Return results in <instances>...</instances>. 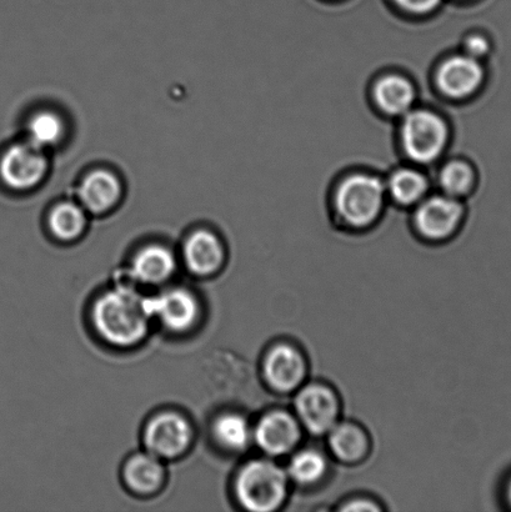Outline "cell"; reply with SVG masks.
Here are the masks:
<instances>
[{"label": "cell", "mask_w": 511, "mask_h": 512, "mask_svg": "<svg viewBox=\"0 0 511 512\" xmlns=\"http://www.w3.org/2000/svg\"><path fill=\"white\" fill-rule=\"evenodd\" d=\"M87 225L85 209L74 203L57 205L50 213V232L62 242H72L83 234Z\"/></svg>", "instance_id": "22"}, {"label": "cell", "mask_w": 511, "mask_h": 512, "mask_svg": "<svg viewBox=\"0 0 511 512\" xmlns=\"http://www.w3.org/2000/svg\"><path fill=\"white\" fill-rule=\"evenodd\" d=\"M493 49L492 38L482 32L470 33L463 40L462 52L470 55V57L482 60V62H485V59L492 54Z\"/></svg>", "instance_id": "25"}, {"label": "cell", "mask_w": 511, "mask_h": 512, "mask_svg": "<svg viewBox=\"0 0 511 512\" xmlns=\"http://www.w3.org/2000/svg\"><path fill=\"white\" fill-rule=\"evenodd\" d=\"M487 80L485 63L463 52L445 58L435 72L439 92L452 100L474 97L484 88Z\"/></svg>", "instance_id": "5"}, {"label": "cell", "mask_w": 511, "mask_h": 512, "mask_svg": "<svg viewBox=\"0 0 511 512\" xmlns=\"http://www.w3.org/2000/svg\"><path fill=\"white\" fill-rule=\"evenodd\" d=\"M213 434L224 449L243 451L253 440V429L248 420L238 413H227L218 416L214 421Z\"/></svg>", "instance_id": "21"}, {"label": "cell", "mask_w": 511, "mask_h": 512, "mask_svg": "<svg viewBox=\"0 0 511 512\" xmlns=\"http://www.w3.org/2000/svg\"><path fill=\"white\" fill-rule=\"evenodd\" d=\"M82 207L92 214H104L113 209L122 197V184L109 170H94L84 178L79 187Z\"/></svg>", "instance_id": "14"}, {"label": "cell", "mask_w": 511, "mask_h": 512, "mask_svg": "<svg viewBox=\"0 0 511 512\" xmlns=\"http://www.w3.org/2000/svg\"><path fill=\"white\" fill-rule=\"evenodd\" d=\"M388 199L400 207H417L429 195L430 183L427 174L417 167L394 169L384 180Z\"/></svg>", "instance_id": "17"}, {"label": "cell", "mask_w": 511, "mask_h": 512, "mask_svg": "<svg viewBox=\"0 0 511 512\" xmlns=\"http://www.w3.org/2000/svg\"><path fill=\"white\" fill-rule=\"evenodd\" d=\"M387 199L384 180L372 173L355 172L335 189L334 208L348 227L363 229L377 222Z\"/></svg>", "instance_id": "2"}, {"label": "cell", "mask_w": 511, "mask_h": 512, "mask_svg": "<svg viewBox=\"0 0 511 512\" xmlns=\"http://www.w3.org/2000/svg\"><path fill=\"white\" fill-rule=\"evenodd\" d=\"M185 265L197 275H210L219 270L224 260V248L217 235L198 230L184 244Z\"/></svg>", "instance_id": "15"}, {"label": "cell", "mask_w": 511, "mask_h": 512, "mask_svg": "<svg viewBox=\"0 0 511 512\" xmlns=\"http://www.w3.org/2000/svg\"><path fill=\"white\" fill-rule=\"evenodd\" d=\"M395 7L412 15H427L435 12L443 0H392Z\"/></svg>", "instance_id": "26"}, {"label": "cell", "mask_w": 511, "mask_h": 512, "mask_svg": "<svg viewBox=\"0 0 511 512\" xmlns=\"http://www.w3.org/2000/svg\"><path fill=\"white\" fill-rule=\"evenodd\" d=\"M177 269V260L168 248L153 244L143 248L134 256L132 274L142 284L159 285L172 278Z\"/></svg>", "instance_id": "16"}, {"label": "cell", "mask_w": 511, "mask_h": 512, "mask_svg": "<svg viewBox=\"0 0 511 512\" xmlns=\"http://www.w3.org/2000/svg\"><path fill=\"white\" fill-rule=\"evenodd\" d=\"M287 489V474L269 460L250 461L235 481L239 503L253 512L277 510L287 496Z\"/></svg>", "instance_id": "4"}, {"label": "cell", "mask_w": 511, "mask_h": 512, "mask_svg": "<svg viewBox=\"0 0 511 512\" xmlns=\"http://www.w3.org/2000/svg\"><path fill=\"white\" fill-rule=\"evenodd\" d=\"M462 202L443 193L428 195L415 207V228L425 239L434 242L452 237L464 219Z\"/></svg>", "instance_id": "7"}, {"label": "cell", "mask_w": 511, "mask_h": 512, "mask_svg": "<svg viewBox=\"0 0 511 512\" xmlns=\"http://www.w3.org/2000/svg\"><path fill=\"white\" fill-rule=\"evenodd\" d=\"M327 471V461L317 450H303L293 456L288 473L299 484L318 483Z\"/></svg>", "instance_id": "24"}, {"label": "cell", "mask_w": 511, "mask_h": 512, "mask_svg": "<svg viewBox=\"0 0 511 512\" xmlns=\"http://www.w3.org/2000/svg\"><path fill=\"white\" fill-rule=\"evenodd\" d=\"M478 173L474 165L465 159H453L443 164L438 173V185L442 193L463 200L474 192Z\"/></svg>", "instance_id": "19"}, {"label": "cell", "mask_w": 511, "mask_h": 512, "mask_svg": "<svg viewBox=\"0 0 511 512\" xmlns=\"http://www.w3.org/2000/svg\"><path fill=\"white\" fill-rule=\"evenodd\" d=\"M329 445L343 463H358L368 453L369 443L364 431L353 424H337L329 431Z\"/></svg>", "instance_id": "20"}, {"label": "cell", "mask_w": 511, "mask_h": 512, "mask_svg": "<svg viewBox=\"0 0 511 512\" xmlns=\"http://www.w3.org/2000/svg\"><path fill=\"white\" fill-rule=\"evenodd\" d=\"M27 132V142L45 152L60 143L64 137L65 127L58 114L45 110L30 118Z\"/></svg>", "instance_id": "23"}, {"label": "cell", "mask_w": 511, "mask_h": 512, "mask_svg": "<svg viewBox=\"0 0 511 512\" xmlns=\"http://www.w3.org/2000/svg\"><path fill=\"white\" fill-rule=\"evenodd\" d=\"M347 511H378V506L370 504L369 501H354V503L345 506Z\"/></svg>", "instance_id": "27"}, {"label": "cell", "mask_w": 511, "mask_h": 512, "mask_svg": "<svg viewBox=\"0 0 511 512\" xmlns=\"http://www.w3.org/2000/svg\"><path fill=\"white\" fill-rule=\"evenodd\" d=\"M192 439L193 429L189 421L175 411L154 416L144 434L149 453L164 459L182 455Z\"/></svg>", "instance_id": "8"}, {"label": "cell", "mask_w": 511, "mask_h": 512, "mask_svg": "<svg viewBox=\"0 0 511 512\" xmlns=\"http://www.w3.org/2000/svg\"><path fill=\"white\" fill-rule=\"evenodd\" d=\"M125 483L134 493L152 494L163 484L164 468L158 456L137 454L129 459L124 468Z\"/></svg>", "instance_id": "18"}, {"label": "cell", "mask_w": 511, "mask_h": 512, "mask_svg": "<svg viewBox=\"0 0 511 512\" xmlns=\"http://www.w3.org/2000/svg\"><path fill=\"white\" fill-rule=\"evenodd\" d=\"M150 316L160 320L173 333L192 329L200 315L199 301L189 290L174 288L148 298Z\"/></svg>", "instance_id": "10"}, {"label": "cell", "mask_w": 511, "mask_h": 512, "mask_svg": "<svg viewBox=\"0 0 511 512\" xmlns=\"http://www.w3.org/2000/svg\"><path fill=\"white\" fill-rule=\"evenodd\" d=\"M449 139L447 120L432 109L415 107L400 118L399 142L415 164L437 162L447 150Z\"/></svg>", "instance_id": "3"}, {"label": "cell", "mask_w": 511, "mask_h": 512, "mask_svg": "<svg viewBox=\"0 0 511 512\" xmlns=\"http://www.w3.org/2000/svg\"><path fill=\"white\" fill-rule=\"evenodd\" d=\"M47 170L48 159L43 150L28 142L13 144L0 157V179L15 192L38 187Z\"/></svg>", "instance_id": "6"}, {"label": "cell", "mask_w": 511, "mask_h": 512, "mask_svg": "<svg viewBox=\"0 0 511 512\" xmlns=\"http://www.w3.org/2000/svg\"><path fill=\"white\" fill-rule=\"evenodd\" d=\"M253 439L269 455H284L294 449L300 439L297 421L284 411L265 414L253 429Z\"/></svg>", "instance_id": "11"}, {"label": "cell", "mask_w": 511, "mask_h": 512, "mask_svg": "<svg viewBox=\"0 0 511 512\" xmlns=\"http://www.w3.org/2000/svg\"><path fill=\"white\" fill-rule=\"evenodd\" d=\"M295 409L305 428L314 435L327 434L337 425L338 399L327 386H305L295 399Z\"/></svg>", "instance_id": "9"}, {"label": "cell", "mask_w": 511, "mask_h": 512, "mask_svg": "<svg viewBox=\"0 0 511 512\" xmlns=\"http://www.w3.org/2000/svg\"><path fill=\"white\" fill-rule=\"evenodd\" d=\"M94 328L107 343L119 348L137 345L148 334V298L119 286L100 295L92 310Z\"/></svg>", "instance_id": "1"}, {"label": "cell", "mask_w": 511, "mask_h": 512, "mask_svg": "<svg viewBox=\"0 0 511 512\" xmlns=\"http://www.w3.org/2000/svg\"><path fill=\"white\" fill-rule=\"evenodd\" d=\"M507 500H508V503L510 504L511 506V479L507 485Z\"/></svg>", "instance_id": "28"}, {"label": "cell", "mask_w": 511, "mask_h": 512, "mask_svg": "<svg viewBox=\"0 0 511 512\" xmlns=\"http://www.w3.org/2000/svg\"><path fill=\"white\" fill-rule=\"evenodd\" d=\"M307 365L293 346L280 344L269 351L264 361V375L275 390L288 393L303 383Z\"/></svg>", "instance_id": "12"}, {"label": "cell", "mask_w": 511, "mask_h": 512, "mask_svg": "<svg viewBox=\"0 0 511 512\" xmlns=\"http://www.w3.org/2000/svg\"><path fill=\"white\" fill-rule=\"evenodd\" d=\"M373 102L388 117L402 118L415 108L417 88L402 74L390 73L380 77L373 84Z\"/></svg>", "instance_id": "13"}]
</instances>
